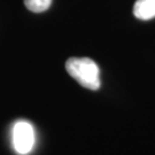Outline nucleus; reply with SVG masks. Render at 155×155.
Returning a JSON list of instances; mask_svg holds the SVG:
<instances>
[{"instance_id": "4", "label": "nucleus", "mask_w": 155, "mask_h": 155, "mask_svg": "<svg viewBox=\"0 0 155 155\" xmlns=\"http://www.w3.org/2000/svg\"><path fill=\"white\" fill-rule=\"evenodd\" d=\"M52 0H24V5L33 13H43L50 8Z\"/></svg>"}, {"instance_id": "3", "label": "nucleus", "mask_w": 155, "mask_h": 155, "mask_svg": "<svg viewBox=\"0 0 155 155\" xmlns=\"http://www.w3.org/2000/svg\"><path fill=\"white\" fill-rule=\"evenodd\" d=\"M133 15L143 21L155 17V0H137L133 6Z\"/></svg>"}, {"instance_id": "1", "label": "nucleus", "mask_w": 155, "mask_h": 155, "mask_svg": "<svg viewBox=\"0 0 155 155\" xmlns=\"http://www.w3.org/2000/svg\"><path fill=\"white\" fill-rule=\"evenodd\" d=\"M67 72L85 89L97 91L100 89V70L90 58H70L66 62Z\"/></svg>"}, {"instance_id": "2", "label": "nucleus", "mask_w": 155, "mask_h": 155, "mask_svg": "<svg viewBox=\"0 0 155 155\" xmlns=\"http://www.w3.org/2000/svg\"><path fill=\"white\" fill-rule=\"evenodd\" d=\"M13 146L17 154L27 155L35 145V130L28 121H17L12 131Z\"/></svg>"}]
</instances>
